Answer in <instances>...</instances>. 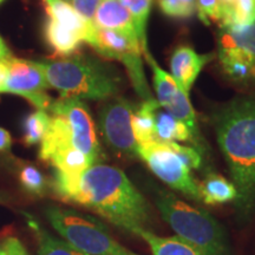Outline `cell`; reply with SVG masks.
Wrapping results in <instances>:
<instances>
[{"instance_id": "cell-1", "label": "cell", "mask_w": 255, "mask_h": 255, "mask_svg": "<svg viewBox=\"0 0 255 255\" xmlns=\"http://www.w3.org/2000/svg\"><path fill=\"white\" fill-rule=\"evenodd\" d=\"M218 142L237 188V208L250 215L255 205V98H238L215 115Z\"/></svg>"}, {"instance_id": "cell-2", "label": "cell", "mask_w": 255, "mask_h": 255, "mask_svg": "<svg viewBox=\"0 0 255 255\" xmlns=\"http://www.w3.org/2000/svg\"><path fill=\"white\" fill-rule=\"evenodd\" d=\"M73 203L94 210L117 227L135 234L150 219V207L122 170L95 163L79 178Z\"/></svg>"}, {"instance_id": "cell-3", "label": "cell", "mask_w": 255, "mask_h": 255, "mask_svg": "<svg viewBox=\"0 0 255 255\" xmlns=\"http://www.w3.org/2000/svg\"><path fill=\"white\" fill-rule=\"evenodd\" d=\"M38 63L49 87L58 90L62 97L102 101L119 91L121 79L117 72L90 57L75 56Z\"/></svg>"}, {"instance_id": "cell-4", "label": "cell", "mask_w": 255, "mask_h": 255, "mask_svg": "<svg viewBox=\"0 0 255 255\" xmlns=\"http://www.w3.org/2000/svg\"><path fill=\"white\" fill-rule=\"evenodd\" d=\"M155 202L165 222L205 255H229L227 238L219 222L206 212L164 189L155 190Z\"/></svg>"}, {"instance_id": "cell-5", "label": "cell", "mask_w": 255, "mask_h": 255, "mask_svg": "<svg viewBox=\"0 0 255 255\" xmlns=\"http://www.w3.org/2000/svg\"><path fill=\"white\" fill-rule=\"evenodd\" d=\"M46 218L64 240L89 255H137L119 244L100 220L70 208L47 207Z\"/></svg>"}, {"instance_id": "cell-6", "label": "cell", "mask_w": 255, "mask_h": 255, "mask_svg": "<svg viewBox=\"0 0 255 255\" xmlns=\"http://www.w3.org/2000/svg\"><path fill=\"white\" fill-rule=\"evenodd\" d=\"M90 46L98 55L109 59L120 60L126 66L128 76L137 95L143 101L152 100L142 63V47L136 36L120 31L96 26L95 37Z\"/></svg>"}, {"instance_id": "cell-7", "label": "cell", "mask_w": 255, "mask_h": 255, "mask_svg": "<svg viewBox=\"0 0 255 255\" xmlns=\"http://www.w3.org/2000/svg\"><path fill=\"white\" fill-rule=\"evenodd\" d=\"M137 156L149 169L173 189L180 191L194 201H201L199 184L180 157L164 143L144 142L137 144Z\"/></svg>"}, {"instance_id": "cell-8", "label": "cell", "mask_w": 255, "mask_h": 255, "mask_svg": "<svg viewBox=\"0 0 255 255\" xmlns=\"http://www.w3.org/2000/svg\"><path fill=\"white\" fill-rule=\"evenodd\" d=\"M133 105L117 97L105 103L100 111V128L105 143L120 157L137 156V142L132 132Z\"/></svg>"}, {"instance_id": "cell-9", "label": "cell", "mask_w": 255, "mask_h": 255, "mask_svg": "<svg viewBox=\"0 0 255 255\" xmlns=\"http://www.w3.org/2000/svg\"><path fill=\"white\" fill-rule=\"evenodd\" d=\"M49 111L52 115H60L65 117L71 130L73 145L78 150L84 152L94 162V164L98 163L103 152L88 105L79 98L60 97L52 101Z\"/></svg>"}, {"instance_id": "cell-10", "label": "cell", "mask_w": 255, "mask_h": 255, "mask_svg": "<svg viewBox=\"0 0 255 255\" xmlns=\"http://www.w3.org/2000/svg\"><path fill=\"white\" fill-rule=\"evenodd\" d=\"M8 76L4 94H13L24 97L39 110H49L52 98L46 94L50 88L45 73L38 62L11 57L6 60Z\"/></svg>"}, {"instance_id": "cell-11", "label": "cell", "mask_w": 255, "mask_h": 255, "mask_svg": "<svg viewBox=\"0 0 255 255\" xmlns=\"http://www.w3.org/2000/svg\"><path fill=\"white\" fill-rule=\"evenodd\" d=\"M219 56L234 57L251 66L255 76V24L240 28L221 27Z\"/></svg>"}, {"instance_id": "cell-12", "label": "cell", "mask_w": 255, "mask_h": 255, "mask_svg": "<svg viewBox=\"0 0 255 255\" xmlns=\"http://www.w3.org/2000/svg\"><path fill=\"white\" fill-rule=\"evenodd\" d=\"M212 59V55H199L190 46L176 47L170 57V70L180 90L189 95L201 70Z\"/></svg>"}, {"instance_id": "cell-13", "label": "cell", "mask_w": 255, "mask_h": 255, "mask_svg": "<svg viewBox=\"0 0 255 255\" xmlns=\"http://www.w3.org/2000/svg\"><path fill=\"white\" fill-rule=\"evenodd\" d=\"M43 2L47 18L77 34L83 41L90 45L96 31L94 21L88 20L79 14L65 0H43Z\"/></svg>"}, {"instance_id": "cell-14", "label": "cell", "mask_w": 255, "mask_h": 255, "mask_svg": "<svg viewBox=\"0 0 255 255\" xmlns=\"http://www.w3.org/2000/svg\"><path fill=\"white\" fill-rule=\"evenodd\" d=\"M95 26L136 36L131 14L120 0H102L94 18Z\"/></svg>"}, {"instance_id": "cell-15", "label": "cell", "mask_w": 255, "mask_h": 255, "mask_svg": "<svg viewBox=\"0 0 255 255\" xmlns=\"http://www.w3.org/2000/svg\"><path fill=\"white\" fill-rule=\"evenodd\" d=\"M201 201L209 206L222 205V203L235 201L238 196L237 188L231 181L221 175L210 173L199 184Z\"/></svg>"}, {"instance_id": "cell-16", "label": "cell", "mask_w": 255, "mask_h": 255, "mask_svg": "<svg viewBox=\"0 0 255 255\" xmlns=\"http://www.w3.org/2000/svg\"><path fill=\"white\" fill-rule=\"evenodd\" d=\"M135 234L146 241L154 255H205L181 238H161L144 228L137 229Z\"/></svg>"}, {"instance_id": "cell-17", "label": "cell", "mask_w": 255, "mask_h": 255, "mask_svg": "<svg viewBox=\"0 0 255 255\" xmlns=\"http://www.w3.org/2000/svg\"><path fill=\"white\" fill-rule=\"evenodd\" d=\"M222 17L220 27L240 28L255 24V0H220Z\"/></svg>"}, {"instance_id": "cell-18", "label": "cell", "mask_w": 255, "mask_h": 255, "mask_svg": "<svg viewBox=\"0 0 255 255\" xmlns=\"http://www.w3.org/2000/svg\"><path fill=\"white\" fill-rule=\"evenodd\" d=\"M154 142H193V137L186 124L171 116L168 111L161 110L155 113V139Z\"/></svg>"}, {"instance_id": "cell-19", "label": "cell", "mask_w": 255, "mask_h": 255, "mask_svg": "<svg viewBox=\"0 0 255 255\" xmlns=\"http://www.w3.org/2000/svg\"><path fill=\"white\" fill-rule=\"evenodd\" d=\"M44 34L49 46L55 51L56 55L63 57H70L81 47L83 40L77 34L66 30L55 20L47 18L45 26H44Z\"/></svg>"}, {"instance_id": "cell-20", "label": "cell", "mask_w": 255, "mask_h": 255, "mask_svg": "<svg viewBox=\"0 0 255 255\" xmlns=\"http://www.w3.org/2000/svg\"><path fill=\"white\" fill-rule=\"evenodd\" d=\"M159 107L158 102L152 98L144 101L138 109L133 110L131 127L137 144L155 139V113Z\"/></svg>"}, {"instance_id": "cell-21", "label": "cell", "mask_w": 255, "mask_h": 255, "mask_svg": "<svg viewBox=\"0 0 255 255\" xmlns=\"http://www.w3.org/2000/svg\"><path fill=\"white\" fill-rule=\"evenodd\" d=\"M163 109L180 122L186 124L191 133V137H193V143L197 148L201 149L202 145H201L200 133L199 129H197L196 114L189 101V95L178 90L177 94L173 97V100L163 107Z\"/></svg>"}, {"instance_id": "cell-22", "label": "cell", "mask_w": 255, "mask_h": 255, "mask_svg": "<svg viewBox=\"0 0 255 255\" xmlns=\"http://www.w3.org/2000/svg\"><path fill=\"white\" fill-rule=\"evenodd\" d=\"M142 53L144 55L146 63L149 64L152 75H154V84L156 95H157V102L161 105V108H163L173 100V97L177 94L180 88H178L177 83L175 82L173 76L169 75L163 69L159 68V65L156 63V60L150 55L148 49L143 50Z\"/></svg>"}, {"instance_id": "cell-23", "label": "cell", "mask_w": 255, "mask_h": 255, "mask_svg": "<svg viewBox=\"0 0 255 255\" xmlns=\"http://www.w3.org/2000/svg\"><path fill=\"white\" fill-rule=\"evenodd\" d=\"M121 4L131 14L135 31L143 50L148 49L146 44V23L151 9L152 0H120Z\"/></svg>"}, {"instance_id": "cell-24", "label": "cell", "mask_w": 255, "mask_h": 255, "mask_svg": "<svg viewBox=\"0 0 255 255\" xmlns=\"http://www.w3.org/2000/svg\"><path fill=\"white\" fill-rule=\"evenodd\" d=\"M50 122L51 117L45 110L37 109L34 113L28 115L23 126L25 144L34 145L40 143L49 129Z\"/></svg>"}, {"instance_id": "cell-25", "label": "cell", "mask_w": 255, "mask_h": 255, "mask_svg": "<svg viewBox=\"0 0 255 255\" xmlns=\"http://www.w3.org/2000/svg\"><path fill=\"white\" fill-rule=\"evenodd\" d=\"M33 228L37 232L38 244H39L38 255H89L71 246L68 242L53 238L37 225H33Z\"/></svg>"}, {"instance_id": "cell-26", "label": "cell", "mask_w": 255, "mask_h": 255, "mask_svg": "<svg viewBox=\"0 0 255 255\" xmlns=\"http://www.w3.org/2000/svg\"><path fill=\"white\" fill-rule=\"evenodd\" d=\"M21 186L33 195H43L46 190V180L44 175L33 165L27 164L19 173Z\"/></svg>"}, {"instance_id": "cell-27", "label": "cell", "mask_w": 255, "mask_h": 255, "mask_svg": "<svg viewBox=\"0 0 255 255\" xmlns=\"http://www.w3.org/2000/svg\"><path fill=\"white\" fill-rule=\"evenodd\" d=\"M158 6L171 18H190L196 12V0H158Z\"/></svg>"}, {"instance_id": "cell-28", "label": "cell", "mask_w": 255, "mask_h": 255, "mask_svg": "<svg viewBox=\"0 0 255 255\" xmlns=\"http://www.w3.org/2000/svg\"><path fill=\"white\" fill-rule=\"evenodd\" d=\"M196 11L199 18L206 25L221 23L222 6L220 0H196Z\"/></svg>"}, {"instance_id": "cell-29", "label": "cell", "mask_w": 255, "mask_h": 255, "mask_svg": "<svg viewBox=\"0 0 255 255\" xmlns=\"http://www.w3.org/2000/svg\"><path fill=\"white\" fill-rule=\"evenodd\" d=\"M164 144H167L180 157L181 161L186 164V167L189 170L190 169H199L202 164V158H201L200 152L195 149L180 145L176 142H168L164 143Z\"/></svg>"}, {"instance_id": "cell-30", "label": "cell", "mask_w": 255, "mask_h": 255, "mask_svg": "<svg viewBox=\"0 0 255 255\" xmlns=\"http://www.w3.org/2000/svg\"><path fill=\"white\" fill-rule=\"evenodd\" d=\"M65 1L71 5L85 19L94 21L95 13L102 0H65Z\"/></svg>"}, {"instance_id": "cell-31", "label": "cell", "mask_w": 255, "mask_h": 255, "mask_svg": "<svg viewBox=\"0 0 255 255\" xmlns=\"http://www.w3.org/2000/svg\"><path fill=\"white\" fill-rule=\"evenodd\" d=\"M12 137L7 130L0 128V151H6L11 148Z\"/></svg>"}, {"instance_id": "cell-32", "label": "cell", "mask_w": 255, "mask_h": 255, "mask_svg": "<svg viewBox=\"0 0 255 255\" xmlns=\"http://www.w3.org/2000/svg\"><path fill=\"white\" fill-rule=\"evenodd\" d=\"M7 76H8L7 63H6V60L5 62H0V94H4Z\"/></svg>"}, {"instance_id": "cell-33", "label": "cell", "mask_w": 255, "mask_h": 255, "mask_svg": "<svg viewBox=\"0 0 255 255\" xmlns=\"http://www.w3.org/2000/svg\"><path fill=\"white\" fill-rule=\"evenodd\" d=\"M12 55L9 52L8 47L6 46V44L4 43V40L0 41V62H5V60H8L11 58Z\"/></svg>"}, {"instance_id": "cell-34", "label": "cell", "mask_w": 255, "mask_h": 255, "mask_svg": "<svg viewBox=\"0 0 255 255\" xmlns=\"http://www.w3.org/2000/svg\"><path fill=\"white\" fill-rule=\"evenodd\" d=\"M0 255H4V254H2V251H1V248H0Z\"/></svg>"}, {"instance_id": "cell-35", "label": "cell", "mask_w": 255, "mask_h": 255, "mask_svg": "<svg viewBox=\"0 0 255 255\" xmlns=\"http://www.w3.org/2000/svg\"><path fill=\"white\" fill-rule=\"evenodd\" d=\"M2 1H4V0H0V4H1V2H2Z\"/></svg>"}, {"instance_id": "cell-36", "label": "cell", "mask_w": 255, "mask_h": 255, "mask_svg": "<svg viewBox=\"0 0 255 255\" xmlns=\"http://www.w3.org/2000/svg\"><path fill=\"white\" fill-rule=\"evenodd\" d=\"M0 41H2V39H1V37H0Z\"/></svg>"}]
</instances>
